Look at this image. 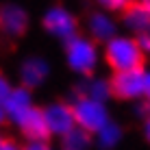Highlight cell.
Listing matches in <instances>:
<instances>
[{
  "label": "cell",
  "instance_id": "6da1fadb",
  "mask_svg": "<svg viewBox=\"0 0 150 150\" xmlns=\"http://www.w3.org/2000/svg\"><path fill=\"white\" fill-rule=\"evenodd\" d=\"M63 57L68 70L81 79H85V76L96 74L98 65L102 63V48L91 37L79 33L76 37L63 44Z\"/></svg>",
  "mask_w": 150,
  "mask_h": 150
},
{
  "label": "cell",
  "instance_id": "7a4b0ae2",
  "mask_svg": "<svg viewBox=\"0 0 150 150\" xmlns=\"http://www.w3.org/2000/svg\"><path fill=\"white\" fill-rule=\"evenodd\" d=\"M144 59H146V54H144L137 37L128 33L126 35L117 33L113 39L102 44V61L113 70V74L144 68Z\"/></svg>",
  "mask_w": 150,
  "mask_h": 150
},
{
  "label": "cell",
  "instance_id": "3957f363",
  "mask_svg": "<svg viewBox=\"0 0 150 150\" xmlns=\"http://www.w3.org/2000/svg\"><path fill=\"white\" fill-rule=\"evenodd\" d=\"M72 111H74V122L76 126L87 131L89 135H96L102 126L111 122V113L107 102L91 100L87 96H76L72 102Z\"/></svg>",
  "mask_w": 150,
  "mask_h": 150
},
{
  "label": "cell",
  "instance_id": "277c9868",
  "mask_svg": "<svg viewBox=\"0 0 150 150\" xmlns=\"http://www.w3.org/2000/svg\"><path fill=\"white\" fill-rule=\"evenodd\" d=\"M41 26L52 39L65 44L79 35V18L65 4H52L41 15Z\"/></svg>",
  "mask_w": 150,
  "mask_h": 150
},
{
  "label": "cell",
  "instance_id": "5b68a950",
  "mask_svg": "<svg viewBox=\"0 0 150 150\" xmlns=\"http://www.w3.org/2000/svg\"><path fill=\"white\" fill-rule=\"evenodd\" d=\"M111 89H113V98H117V100H126V102L144 100V94H146V68L115 72L111 76Z\"/></svg>",
  "mask_w": 150,
  "mask_h": 150
},
{
  "label": "cell",
  "instance_id": "8992f818",
  "mask_svg": "<svg viewBox=\"0 0 150 150\" xmlns=\"http://www.w3.org/2000/svg\"><path fill=\"white\" fill-rule=\"evenodd\" d=\"M44 109V117H46V124H48V133L50 137H65L70 131L76 128V122H74V111H72V102H65V100H52L48 102Z\"/></svg>",
  "mask_w": 150,
  "mask_h": 150
},
{
  "label": "cell",
  "instance_id": "52a82bcc",
  "mask_svg": "<svg viewBox=\"0 0 150 150\" xmlns=\"http://www.w3.org/2000/svg\"><path fill=\"white\" fill-rule=\"evenodd\" d=\"M30 26L28 11L18 2H4L0 7V33L9 39H18Z\"/></svg>",
  "mask_w": 150,
  "mask_h": 150
},
{
  "label": "cell",
  "instance_id": "ba28073f",
  "mask_svg": "<svg viewBox=\"0 0 150 150\" xmlns=\"http://www.w3.org/2000/svg\"><path fill=\"white\" fill-rule=\"evenodd\" d=\"M18 76H20V85L26 89H37V87L46 85V81L50 79V63L46 57L41 54H30L26 59H22L18 68Z\"/></svg>",
  "mask_w": 150,
  "mask_h": 150
},
{
  "label": "cell",
  "instance_id": "9c48e42d",
  "mask_svg": "<svg viewBox=\"0 0 150 150\" xmlns=\"http://www.w3.org/2000/svg\"><path fill=\"white\" fill-rule=\"evenodd\" d=\"M87 37H91L96 44H107L117 35V20L113 18V13H107L102 9L91 11L85 20Z\"/></svg>",
  "mask_w": 150,
  "mask_h": 150
},
{
  "label": "cell",
  "instance_id": "30bf717a",
  "mask_svg": "<svg viewBox=\"0 0 150 150\" xmlns=\"http://www.w3.org/2000/svg\"><path fill=\"white\" fill-rule=\"evenodd\" d=\"M18 131L22 133V137L26 142H48L50 139V133H48V124H46V117H44V109L39 107H33L15 122Z\"/></svg>",
  "mask_w": 150,
  "mask_h": 150
},
{
  "label": "cell",
  "instance_id": "8fae6325",
  "mask_svg": "<svg viewBox=\"0 0 150 150\" xmlns=\"http://www.w3.org/2000/svg\"><path fill=\"white\" fill-rule=\"evenodd\" d=\"M122 24L126 26L128 35H133V37L150 33V7H146L139 0H133L122 11Z\"/></svg>",
  "mask_w": 150,
  "mask_h": 150
},
{
  "label": "cell",
  "instance_id": "7c38bea8",
  "mask_svg": "<svg viewBox=\"0 0 150 150\" xmlns=\"http://www.w3.org/2000/svg\"><path fill=\"white\" fill-rule=\"evenodd\" d=\"M2 107H4V113H7V120L15 124L28 109H33V107H35L33 91L26 89V87H22V85H13L11 94L4 98Z\"/></svg>",
  "mask_w": 150,
  "mask_h": 150
},
{
  "label": "cell",
  "instance_id": "4fadbf2b",
  "mask_svg": "<svg viewBox=\"0 0 150 150\" xmlns=\"http://www.w3.org/2000/svg\"><path fill=\"white\" fill-rule=\"evenodd\" d=\"M76 96H87L91 100H98V102H107L113 98V89H111V79L109 76H100V74H91V76H85L81 83H79V94Z\"/></svg>",
  "mask_w": 150,
  "mask_h": 150
},
{
  "label": "cell",
  "instance_id": "5bb4252c",
  "mask_svg": "<svg viewBox=\"0 0 150 150\" xmlns=\"http://www.w3.org/2000/svg\"><path fill=\"white\" fill-rule=\"evenodd\" d=\"M122 139H124V128L117 122L111 120L107 126H102L94 135V146L98 150H115V148H120Z\"/></svg>",
  "mask_w": 150,
  "mask_h": 150
},
{
  "label": "cell",
  "instance_id": "9a60e30c",
  "mask_svg": "<svg viewBox=\"0 0 150 150\" xmlns=\"http://www.w3.org/2000/svg\"><path fill=\"white\" fill-rule=\"evenodd\" d=\"M94 146V135L76 126L65 137H61V150H89Z\"/></svg>",
  "mask_w": 150,
  "mask_h": 150
},
{
  "label": "cell",
  "instance_id": "2e32d148",
  "mask_svg": "<svg viewBox=\"0 0 150 150\" xmlns=\"http://www.w3.org/2000/svg\"><path fill=\"white\" fill-rule=\"evenodd\" d=\"M96 2L100 4V9L107 11V13H122L133 0H96Z\"/></svg>",
  "mask_w": 150,
  "mask_h": 150
},
{
  "label": "cell",
  "instance_id": "e0dca14e",
  "mask_svg": "<svg viewBox=\"0 0 150 150\" xmlns=\"http://www.w3.org/2000/svg\"><path fill=\"white\" fill-rule=\"evenodd\" d=\"M11 89H13V85H11V81L7 79V76L0 72V102H4V98H7L9 94H11Z\"/></svg>",
  "mask_w": 150,
  "mask_h": 150
},
{
  "label": "cell",
  "instance_id": "ac0fdd59",
  "mask_svg": "<svg viewBox=\"0 0 150 150\" xmlns=\"http://www.w3.org/2000/svg\"><path fill=\"white\" fill-rule=\"evenodd\" d=\"M22 150H52L48 142H28Z\"/></svg>",
  "mask_w": 150,
  "mask_h": 150
},
{
  "label": "cell",
  "instance_id": "d6986e66",
  "mask_svg": "<svg viewBox=\"0 0 150 150\" xmlns=\"http://www.w3.org/2000/svg\"><path fill=\"white\" fill-rule=\"evenodd\" d=\"M137 41H139V46H142L144 54H150V33H146V35H139Z\"/></svg>",
  "mask_w": 150,
  "mask_h": 150
},
{
  "label": "cell",
  "instance_id": "ffe728a7",
  "mask_svg": "<svg viewBox=\"0 0 150 150\" xmlns=\"http://www.w3.org/2000/svg\"><path fill=\"white\" fill-rule=\"evenodd\" d=\"M0 150H22V148H20L15 142H11V139H2V144H0Z\"/></svg>",
  "mask_w": 150,
  "mask_h": 150
},
{
  "label": "cell",
  "instance_id": "44dd1931",
  "mask_svg": "<svg viewBox=\"0 0 150 150\" xmlns=\"http://www.w3.org/2000/svg\"><path fill=\"white\" fill-rule=\"evenodd\" d=\"M144 100L150 105V70H146V94H144Z\"/></svg>",
  "mask_w": 150,
  "mask_h": 150
},
{
  "label": "cell",
  "instance_id": "7402d4cb",
  "mask_svg": "<svg viewBox=\"0 0 150 150\" xmlns=\"http://www.w3.org/2000/svg\"><path fill=\"white\" fill-rule=\"evenodd\" d=\"M144 137H146V142L150 144V115L144 120Z\"/></svg>",
  "mask_w": 150,
  "mask_h": 150
},
{
  "label": "cell",
  "instance_id": "603a6c76",
  "mask_svg": "<svg viewBox=\"0 0 150 150\" xmlns=\"http://www.w3.org/2000/svg\"><path fill=\"white\" fill-rule=\"evenodd\" d=\"M7 122V113H4V107H2V102H0V126Z\"/></svg>",
  "mask_w": 150,
  "mask_h": 150
},
{
  "label": "cell",
  "instance_id": "cb8c5ba5",
  "mask_svg": "<svg viewBox=\"0 0 150 150\" xmlns=\"http://www.w3.org/2000/svg\"><path fill=\"white\" fill-rule=\"evenodd\" d=\"M139 2H144L146 7H150V0H139Z\"/></svg>",
  "mask_w": 150,
  "mask_h": 150
},
{
  "label": "cell",
  "instance_id": "d4e9b609",
  "mask_svg": "<svg viewBox=\"0 0 150 150\" xmlns=\"http://www.w3.org/2000/svg\"><path fill=\"white\" fill-rule=\"evenodd\" d=\"M2 139H4V137H2V135H0V144H2Z\"/></svg>",
  "mask_w": 150,
  "mask_h": 150
}]
</instances>
